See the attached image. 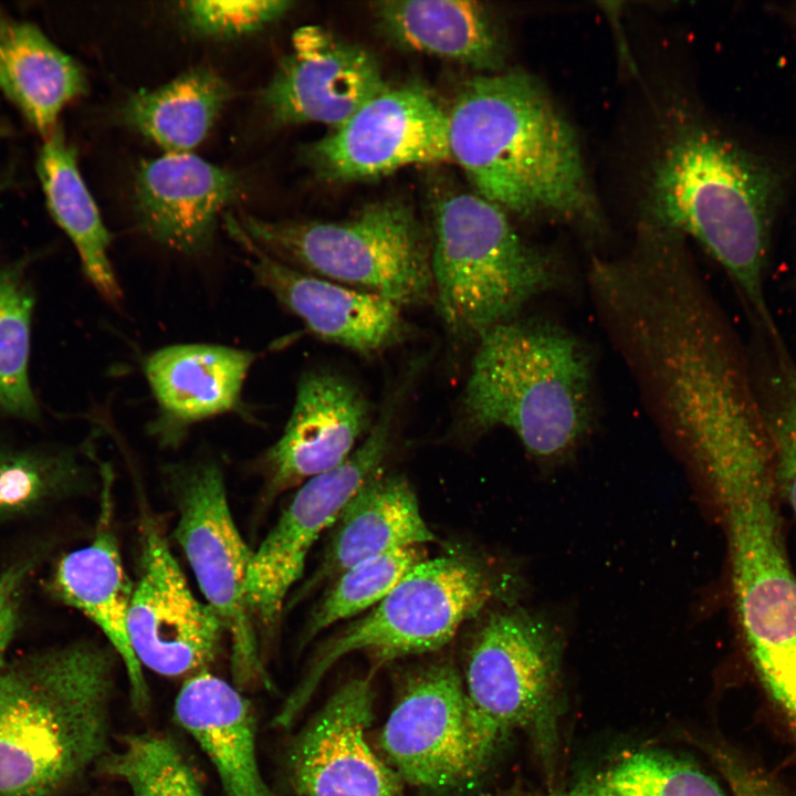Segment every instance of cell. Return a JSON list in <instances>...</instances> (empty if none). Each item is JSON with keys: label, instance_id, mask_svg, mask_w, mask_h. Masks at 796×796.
Instances as JSON below:
<instances>
[{"label": "cell", "instance_id": "7402d4cb", "mask_svg": "<svg viewBox=\"0 0 796 796\" xmlns=\"http://www.w3.org/2000/svg\"><path fill=\"white\" fill-rule=\"evenodd\" d=\"M180 726L209 758L227 796H274L259 765L250 702L224 680L193 674L175 702Z\"/></svg>", "mask_w": 796, "mask_h": 796}, {"label": "cell", "instance_id": "8d00e7d4", "mask_svg": "<svg viewBox=\"0 0 796 796\" xmlns=\"http://www.w3.org/2000/svg\"><path fill=\"white\" fill-rule=\"evenodd\" d=\"M750 796H774V795H771V794H753V795H750Z\"/></svg>", "mask_w": 796, "mask_h": 796}, {"label": "cell", "instance_id": "30bf717a", "mask_svg": "<svg viewBox=\"0 0 796 796\" xmlns=\"http://www.w3.org/2000/svg\"><path fill=\"white\" fill-rule=\"evenodd\" d=\"M379 746L404 783L430 790L470 782L493 755L478 731L463 678L446 662L408 680Z\"/></svg>", "mask_w": 796, "mask_h": 796}, {"label": "cell", "instance_id": "4dcf8cb0", "mask_svg": "<svg viewBox=\"0 0 796 796\" xmlns=\"http://www.w3.org/2000/svg\"><path fill=\"white\" fill-rule=\"evenodd\" d=\"M100 766L122 779L130 796H203L191 766L176 743L165 735H128Z\"/></svg>", "mask_w": 796, "mask_h": 796}, {"label": "cell", "instance_id": "4fadbf2b", "mask_svg": "<svg viewBox=\"0 0 796 796\" xmlns=\"http://www.w3.org/2000/svg\"><path fill=\"white\" fill-rule=\"evenodd\" d=\"M325 179H373L400 168L450 157L448 112L425 86L387 87L343 125L303 150Z\"/></svg>", "mask_w": 796, "mask_h": 796}, {"label": "cell", "instance_id": "2e32d148", "mask_svg": "<svg viewBox=\"0 0 796 796\" xmlns=\"http://www.w3.org/2000/svg\"><path fill=\"white\" fill-rule=\"evenodd\" d=\"M387 87L371 53L318 27H303L259 104L273 125L317 123L334 129Z\"/></svg>", "mask_w": 796, "mask_h": 796}, {"label": "cell", "instance_id": "d590c367", "mask_svg": "<svg viewBox=\"0 0 796 796\" xmlns=\"http://www.w3.org/2000/svg\"><path fill=\"white\" fill-rule=\"evenodd\" d=\"M549 796H578L577 793L573 789L570 792H557Z\"/></svg>", "mask_w": 796, "mask_h": 796}, {"label": "cell", "instance_id": "ac0fdd59", "mask_svg": "<svg viewBox=\"0 0 796 796\" xmlns=\"http://www.w3.org/2000/svg\"><path fill=\"white\" fill-rule=\"evenodd\" d=\"M244 192L242 178L192 153H164L139 164L134 211L139 230L186 255L207 251L221 212Z\"/></svg>", "mask_w": 796, "mask_h": 796}, {"label": "cell", "instance_id": "836d02e7", "mask_svg": "<svg viewBox=\"0 0 796 796\" xmlns=\"http://www.w3.org/2000/svg\"><path fill=\"white\" fill-rule=\"evenodd\" d=\"M42 485L36 465L27 458H11L0 462V510L25 504Z\"/></svg>", "mask_w": 796, "mask_h": 796}, {"label": "cell", "instance_id": "f1b7e54d", "mask_svg": "<svg viewBox=\"0 0 796 796\" xmlns=\"http://www.w3.org/2000/svg\"><path fill=\"white\" fill-rule=\"evenodd\" d=\"M575 792L578 796H725L696 765L657 750L627 754Z\"/></svg>", "mask_w": 796, "mask_h": 796}, {"label": "cell", "instance_id": "484cf974", "mask_svg": "<svg viewBox=\"0 0 796 796\" xmlns=\"http://www.w3.org/2000/svg\"><path fill=\"white\" fill-rule=\"evenodd\" d=\"M36 172L49 212L72 241L87 280L103 298L118 304L123 294L109 260L111 234L81 175L75 148L61 130L44 138Z\"/></svg>", "mask_w": 796, "mask_h": 796}, {"label": "cell", "instance_id": "52a82bcc", "mask_svg": "<svg viewBox=\"0 0 796 796\" xmlns=\"http://www.w3.org/2000/svg\"><path fill=\"white\" fill-rule=\"evenodd\" d=\"M238 223L262 251L302 272L401 307L434 300L430 242L405 203H371L336 222L268 221L243 214Z\"/></svg>", "mask_w": 796, "mask_h": 796}, {"label": "cell", "instance_id": "7a4b0ae2", "mask_svg": "<svg viewBox=\"0 0 796 796\" xmlns=\"http://www.w3.org/2000/svg\"><path fill=\"white\" fill-rule=\"evenodd\" d=\"M114 657L77 643L0 668V796H48L109 751Z\"/></svg>", "mask_w": 796, "mask_h": 796}, {"label": "cell", "instance_id": "ba28073f", "mask_svg": "<svg viewBox=\"0 0 796 796\" xmlns=\"http://www.w3.org/2000/svg\"><path fill=\"white\" fill-rule=\"evenodd\" d=\"M493 594L486 570L470 558H425L367 615L321 646L276 714L275 724H291L326 672L343 657L363 651L379 668L406 656L436 651L451 641Z\"/></svg>", "mask_w": 796, "mask_h": 796}, {"label": "cell", "instance_id": "e575fe53", "mask_svg": "<svg viewBox=\"0 0 796 796\" xmlns=\"http://www.w3.org/2000/svg\"><path fill=\"white\" fill-rule=\"evenodd\" d=\"M21 579L22 572L14 568L0 576V668L15 631Z\"/></svg>", "mask_w": 796, "mask_h": 796}, {"label": "cell", "instance_id": "8992f818", "mask_svg": "<svg viewBox=\"0 0 796 796\" xmlns=\"http://www.w3.org/2000/svg\"><path fill=\"white\" fill-rule=\"evenodd\" d=\"M432 214L433 301L452 336L479 341L567 282L557 258L524 241L507 213L480 195L446 192Z\"/></svg>", "mask_w": 796, "mask_h": 796}, {"label": "cell", "instance_id": "603a6c76", "mask_svg": "<svg viewBox=\"0 0 796 796\" xmlns=\"http://www.w3.org/2000/svg\"><path fill=\"white\" fill-rule=\"evenodd\" d=\"M55 587L62 599L93 621L107 638L125 667L130 699L143 710L149 701L143 667L129 638L132 586L117 540L107 523L93 541L67 554L57 565Z\"/></svg>", "mask_w": 796, "mask_h": 796}, {"label": "cell", "instance_id": "5b68a950", "mask_svg": "<svg viewBox=\"0 0 796 796\" xmlns=\"http://www.w3.org/2000/svg\"><path fill=\"white\" fill-rule=\"evenodd\" d=\"M722 510L735 610L752 664L783 715L796 718V575L776 504L769 451L709 482Z\"/></svg>", "mask_w": 796, "mask_h": 796}, {"label": "cell", "instance_id": "83f0119b", "mask_svg": "<svg viewBox=\"0 0 796 796\" xmlns=\"http://www.w3.org/2000/svg\"><path fill=\"white\" fill-rule=\"evenodd\" d=\"M33 307L24 264L0 256V416L40 415L29 376Z\"/></svg>", "mask_w": 796, "mask_h": 796}, {"label": "cell", "instance_id": "ffe728a7", "mask_svg": "<svg viewBox=\"0 0 796 796\" xmlns=\"http://www.w3.org/2000/svg\"><path fill=\"white\" fill-rule=\"evenodd\" d=\"M255 354L214 344H176L148 355L143 369L157 402L154 433L176 444L199 421L240 408Z\"/></svg>", "mask_w": 796, "mask_h": 796}, {"label": "cell", "instance_id": "1f68e13d", "mask_svg": "<svg viewBox=\"0 0 796 796\" xmlns=\"http://www.w3.org/2000/svg\"><path fill=\"white\" fill-rule=\"evenodd\" d=\"M287 0L187 1L180 11L197 33L210 38H233L258 31L283 17L293 7Z\"/></svg>", "mask_w": 796, "mask_h": 796}, {"label": "cell", "instance_id": "d6986e66", "mask_svg": "<svg viewBox=\"0 0 796 796\" xmlns=\"http://www.w3.org/2000/svg\"><path fill=\"white\" fill-rule=\"evenodd\" d=\"M369 427V402L353 381L328 370L305 373L282 436L261 459L271 494L339 467Z\"/></svg>", "mask_w": 796, "mask_h": 796}, {"label": "cell", "instance_id": "5bb4252c", "mask_svg": "<svg viewBox=\"0 0 796 796\" xmlns=\"http://www.w3.org/2000/svg\"><path fill=\"white\" fill-rule=\"evenodd\" d=\"M140 540L139 576L128 615L134 653L142 667L166 677L203 672L218 651L222 624L195 597L151 521Z\"/></svg>", "mask_w": 796, "mask_h": 796}, {"label": "cell", "instance_id": "d6a6232c", "mask_svg": "<svg viewBox=\"0 0 796 796\" xmlns=\"http://www.w3.org/2000/svg\"><path fill=\"white\" fill-rule=\"evenodd\" d=\"M781 399L766 415L777 491L796 517V370H788Z\"/></svg>", "mask_w": 796, "mask_h": 796}, {"label": "cell", "instance_id": "74e56055", "mask_svg": "<svg viewBox=\"0 0 796 796\" xmlns=\"http://www.w3.org/2000/svg\"><path fill=\"white\" fill-rule=\"evenodd\" d=\"M512 796H516V795H512Z\"/></svg>", "mask_w": 796, "mask_h": 796}, {"label": "cell", "instance_id": "3957f363", "mask_svg": "<svg viewBox=\"0 0 796 796\" xmlns=\"http://www.w3.org/2000/svg\"><path fill=\"white\" fill-rule=\"evenodd\" d=\"M777 195V176L765 163L688 123L670 134L654 161L645 221L696 240L769 332L764 269Z\"/></svg>", "mask_w": 796, "mask_h": 796}, {"label": "cell", "instance_id": "4316f807", "mask_svg": "<svg viewBox=\"0 0 796 796\" xmlns=\"http://www.w3.org/2000/svg\"><path fill=\"white\" fill-rule=\"evenodd\" d=\"M232 96L214 71L197 67L154 90H140L122 105L119 117L165 153H191Z\"/></svg>", "mask_w": 796, "mask_h": 796}, {"label": "cell", "instance_id": "cb8c5ba5", "mask_svg": "<svg viewBox=\"0 0 796 796\" xmlns=\"http://www.w3.org/2000/svg\"><path fill=\"white\" fill-rule=\"evenodd\" d=\"M374 12L383 32L401 46L483 71L503 65L502 28L484 3L388 0L376 2Z\"/></svg>", "mask_w": 796, "mask_h": 796}, {"label": "cell", "instance_id": "277c9868", "mask_svg": "<svg viewBox=\"0 0 796 796\" xmlns=\"http://www.w3.org/2000/svg\"><path fill=\"white\" fill-rule=\"evenodd\" d=\"M462 396L470 429H510L530 455L565 458L596 415L590 354L569 329L546 318H513L479 338Z\"/></svg>", "mask_w": 796, "mask_h": 796}, {"label": "cell", "instance_id": "d4e9b609", "mask_svg": "<svg viewBox=\"0 0 796 796\" xmlns=\"http://www.w3.org/2000/svg\"><path fill=\"white\" fill-rule=\"evenodd\" d=\"M86 86L78 63L38 27L0 14V90L43 138Z\"/></svg>", "mask_w": 796, "mask_h": 796}, {"label": "cell", "instance_id": "44dd1931", "mask_svg": "<svg viewBox=\"0 0 796 796\" xmlns=\"http://www.w3.org/2000/svg\"><path fill=\"white\" fill-rule=\"evenodd\" d=\"M334 525L321 563L296 599L364 561L436 538L409 483L400 476L380 473L360 486Z\"/></svg>", "mask_w": 796, "mask_h": 796}, {"label": "cell", "instance_id": "9a60e30c", "mask_svg": "<svg viewBox=\"0 0 796 796\" xmlns=\"http://www.w3.org/2000/svg\"><path fill=\"white\" fill-rule=\"evenodd\" d=\"M370 675L338 688L294 739L287 765L297 796H404V782L371 748Z\"/></svg>", "mask_w": 796, "mask_h": 796}, {"label": "cell", "instance_id": "e0dca14e", "mask_svg": "<svg viewBox=\"0 0 796 796\" xmlns=\"http://www.w3.org/2000/svg\"><path fill=\"white\" fill-rule=\"evenodd\" d=\"M227 229L249 253L255 282L303 321L318 338L364 356L398 345L409 333L402 307L360 291L286 265L256 247L232 216Z\"/></svg>", "mask_w": 796, "mask_h": 796}, {"label": "cell", "instance_id": "8fae6325", "mask_svg": "<svg viewBox=\"0 0 796 796\" xmlns=\"http://www.w3.org/2000/svg\"><path fill=\"white\" fill-rule=\"evenodd\" d=\"M397 396L387 400L363 443L336 469L304 482L249 567L247 597L254 621L272 630L285 598L302 577L320 535L333 526L354 494L379 473L389 449Z\"/></svg>", "mask_w": 796, "mask_h": 796}, {"label": "cell", "instance_id": "f546056e", "mask_svg": "<svg viewBox=\"0 0 796 796\" xmlns=\"http://www.w3.org/2000/svg\"><path fill=\"white\" fill-rule=\"evenodd\" d=\"M423 559L421 546H411L369 558L342 573L314 608L304 640L310 641L332 625L375 607Z\"/></svg>", "mask_w": 796, "mask_h": 796}, {"label": "cell", "instance_id": "6da1fadb", "mask_svg": "<svg viewBox=\"0 0 796 796\" xmlns=\"http://www.w3.org/2000/svg\"><path fill=\"white\" fill-rule=\"evenodd\" d=\"M451 159L505 212L601 229L576 135L524 71L469 80L448 112Z\"/></svg>", "mask_w": 796, "mask_h": 796}, {"label": "cell", "instance_id": "9c48e42d", "mask_svg": "<svg viewBox=\"0 0 796 796\" xmlns=\"http://www.w3.org/2000/svg\"><path fill=\"white\" fill-rule=\"evenodd\" d=\"M171 478L179 511L176 540L230 636L235 683L249 685L264 675L247 597L253 552L234 523L218 463L206 460L176 467Z\"/></svg>", "mask_w": 796, "mask_h": 796}, {"label": "cell", "instance_id": "7c38bea8", "mask_svg": "<svg viewBox=\"0 0 796 796\" xmlns=\"http://www.w3.org/2000/svg\"><path fill=\"white\" fill-rule=\"evenodd\" d=\"M558 658L555 632L523 610L493 612L474 632L463 682L478 731L492 754L507 734L540 716Z\"/></svg>", "mask_w": 796, "mask_h": 796}]
</instances>
